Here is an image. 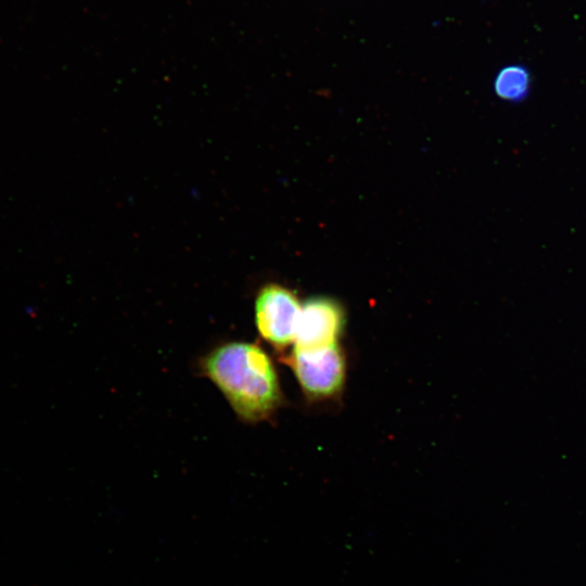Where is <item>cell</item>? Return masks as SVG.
Here are the masks:
<instances>
[{"instance_id": "1", "label": "cell", "mask_w": 586, "mask_h": 586, "mask_svg": "<svg viewBox=\"0 0 586 586\" xmlns=\"http://www.w3.org/2000/svg\"><path fill=\"white\" fill-rule=\"evenodd\" d=\"M201 369L243 421H262L280 404L281 393L275 366L256 344H221L204 356Z\"/></svg>"}, {"instance_id": "2", "label": "cell", "mask_w": 586, "mask_h": 586, "mask_svg": "<svg viewBox=\"0 0 586 586\" xmlns=\"http://www.w3.org/2000/svg\"><path fill=\"white\" fill-rule=\"evenodd\" d=\"M290 360L307 396L324 398L342 388L345 360L337 344L314 348L295 346Z\"/></svg>"}, {"instance_id": "3", "label": "cell", "mask_w": 586, "mask_h": 586, "mask_svg": "<svg viewBox=\"0 0 586 586\" xmlns=\"http://www.w3.org/2000/svg\"><path fill=\"white\" fill-rule=\"evenodd\" d=\"M301 309L291 290L276 283L264 285L255 300V321L259 334L277 348L293 343Z\"/></svg>"}, {"instance_id": "4", "label": "cell", "mask_w": 586, "mask_h": 586, "mask_svg": "<svg viewBox=\"0 0 586 586\" xmlns=\"http://www.w3.org/2000/svg\"><path fill=\"white\" fill-rule=\"evenodd\" d=\"M344 326L340 304L328 297L310 298L302 305L295 346L314 348L336 344Z\"/></svg>"}, {"instance_id": "5", "label": "cell", "mask_w": 586, "mask_h": 586, "mask_svg": "<svg viewBox=\"0 0 586 586\" xmlns=\"http://www.w3.org/2000/svg\"><path fill=\"white\" fill-rule=\"evenodd\" d=\"M531 86V73L522 64H510L502 67L494 80V90L497 97L514 103L526 99Z\"/></svg>"}]
</instances>
